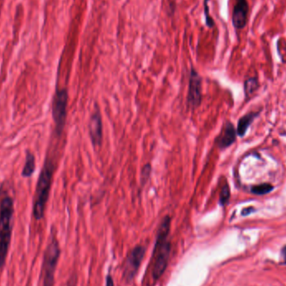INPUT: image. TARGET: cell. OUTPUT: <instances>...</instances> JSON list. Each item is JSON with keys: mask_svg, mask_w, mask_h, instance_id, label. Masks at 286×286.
Wrapping results in <instances>:
<instances>
[{"mask_svg": "<svg viewBox=\"0 0 286 286\" xmlns=\"http://www.w3.org/2000/svg\"><path fill=\"white\" fill-rule=\"evenodd\" d=\"M106 286H114L113 279L110 275L106 277Z\"/></svg>", "mask_w": 286, "mask_h": 286, "instance_id": "ffe728a7", "label": "cell"}, {"mask_svg": "<svg viewBox=\"0 0 286 286\" xmlns=\"http://www.w3.org/2000/svg\"><path fill=\"white\" fill-rule=\"evenodd\" d=\"M281 256H282L284 265H286V245H285L281 250Z\"/></svg>", "mask_w": 286, "mask_h": 286, "instance_id": "ac0fdd59", "label": "cell"}, {"mask_svg": "<svg viewBox=\"0 0 286 286\" xmlns=\"http://www.w3.org/2000/svg\"><path fill=\"white\" fill-rule=\"evenodd\" d=\"M202 101V77L194 68H192L188 85V103L196 108Z\"/></svg>", "mask_w": 286, "mask_h": 286, "instance_id": "52a82bcc", "label": "cell"}, {"mask_svg": "<svg viewBox=\"0 0 286 286\" xmlns=\"http://www.w3.org/2000/svg\"><path fill=\"white\" fill-rule=\"evenodd\" d=\"M258 87V81H257V79L256 78H250L249 80L245 82V92H246V95H250V94H252L255 90H256V88Z\"/></svg>", "mask_w": 286, "mask_h": 286, "instance_id": "5bb4252c", "label": "cell"}, {"mask_svg": "<svg viewBox=\"0 0 286 286\" xmlns=\"http://www.w3.org/2000/svg\"><path fill=\"white\" fill-rule=\"evenodd\" d=\"M89 134L92 144L95 147H100L102 143V117L98 109H95L90 117L89 123Z\"/></svg>", "mask_w": 286, "mask_h": 286, "instance_id": "ba28073f", "label": "cell"}, {"mask_svg": "<svg viewBox=\"0 0 286 286\" xmlns=\"http://www.w3.org/2000/svg\"><path fill=\"white\" fill-rule=\"evenodd\" d=\"M249 4L247 0H235L233 10L232 21L235 28L242 29L247 23Z\"/></svg>", "mask_w": 286, "mask_h": 286, "instance_id": "9c48e42d", "label": "cell"}, {"mask_svg": "<svg viewBox=\"0 0 286 286\" xmlns=\"http://www.w3.org/2000/svg\"><path fill=\"white\" fill-rule=\"evenodd\" d=\"M236 140V131L235 127L230 122H228L225 126V130L219 137L218 143L220 148H226L230 147Z\"/></svg>", "mask_w": 286, "mask_h": 286, "instance_id": "30bf717a", "label": "cell"}, {"mask_svg": "<svg viewBox=\"0 0 286 286\" xmlns=\"http://www.w3.org/2000/svg\"><path fill=\"white\" fill-rule=\"evenodd\" d=\"M146 249L137 245L129 253L124 265L123 278L126 282H131L135 278L144 258Z\"/></svg>", "mask_w": 286, "mask_h": 286, "instance_id": "8992f818", "label": "cell"}, {"mask_svg": "<svg viewBox=\"0 0 286 286\" xmlns=\"http://www.w3.org/2000/svg\"><path fill=\"white\" fill-rule=\"evenodd\" d=\"M273 189V187L268 183H263L261 185L256 186L252 188V192L257 195H264L268 194Z\"/></svg>", "mask_w": 286, "mask_h": 286, "instance_id": "4fadbf2b", "label": "cell"}, {"mask_svg": "<svg viewBox=\"0 0 286 286\" xmlns=\"http://www.w3.org/2000/svg\"><path fill=\"white\" fill-rule=\"evenodd\" d=\"M35 157L34 154L31 152H27L26 155L25 164L23 166V171H22V176L24 178H29L35 170Z\"/></svg>", "mask_w": 286, "mask_h": 286, "instance_id": "8fae6325", "label": "cell"}, {"mask_svg": "<svg viewBox=\"0 0 286 286\" xmlns=\"http://www.w3.org/2000/svg\"><path fill=\"white\" fill-rule=\"evenodd\" d=\"M53 173L54 164L50 160H45L38 179L34 198L33 214L36 220H40L44 217L45 206L49 199V192L51 188Z\"/></svg>", "mask_w": 286, "mask_h": 286, "instance_id": "3957f363", "label": "cell"}, {"mask_svg": "<svg viewBox=\"0 0 286 286\" xmlns=\"http://www.w3.org/2000/svg\"><path fill=\"white\" fill-rule=\"evenodd\" d=\"M67 90L65 89L57 90L52 103V116L55 124V131L60 135L65 127L68 104Z\"/></svg>", "mask_w": 286, "mask_h": 286, "instance_id": "5b68a950", "label": "cell"}, {"mask_svg": "<svg viewBox=\"0 0 286 286\" xmlns=\"http://www.w3.org/2000/svg\"><path fill=\"white\" fill-rule=\"evenodd\" d=\"M171 230V218L164 217L157 230V240L153 252L152 275L155 281L163 276L168 268L170 257L171 242L169 234Z\"/></svg>", "mask_w": 286, "mask_h": 286, "instance_id": "6da1fadb", "label": "cell"}, {"mask_svg": "<svg viewBox=\"0 0 286 286\" xmlns=\"http://www.w3.org/2000/svg\"><path fill=\"white\" fill-rule=\"evenodd\" d=\"M151 173H152V167H151L149 163H147V164L144 165V167L142 168V175H141L142 184H146L147 181L149 180Z\"/></svg>", "mask_w": 286, "mask_h": 286, "instance_id": "2e32d148", "label": "cell"}, {"mask_svg": "<svg viewBox=\"0 0 286 286\" xmlns=\"http://www.w3.org/2000/svg\"><path fill=\"white\" fill-rule=\"evenodd\" d=\"M66 286H76V278L75 276H71V278L68 281Z\"/></svg>", "mask_w": 286, "mask_h": 286, "instance_id": "d6986e66", "label": "cell"}, {"mask_svg": "<svg viewBox=\"0 0 286 286\" xmlns=\"http://www.w3.org/2000/svg\"><path fill=\"white\" fill-rule=\"evenodd\" d=\"M60 256V249L56 238H51L44 252L42 276L43 286H54V274Z\"/></svg>", "mask_w": 286, "mask_h": 286, "instance_id": "277c9868", "label": "cell"}, {"mask_svg": "<svg viewBox=\"0 0 286 286\" xmlns=\"http://www.w3.org/2000/svg\"><path fill=\"white\" fill-rule=\"evenodd\" d=\"M230 198V187L228 184H225L222 188L221 193H220V198H219V203L221 205H225L227 204Z\"/></svg>", "mask_w": 286, "mask_h": 286, "instance_id": "9a60e30c", "label": "cell"}, {"mask_svg": "<svg viewBox=\"0 0 286 286\" xmlns=\"http://www.w3.org/2000/svg\"><path fill=\"white\" fill-rule=\"evenodd\" d=\"M209 0H204V15H205V19H206L207 25L209 27H213L214 24V22L213 19H212L211 17H210V14H209V6H208V2Z\"/></svg>", "mask_w": 286, "mask_h": 286, "instance_id": "e0dca14e", "label": "cell"}, {"mask_svg": "<svg viewBox=\"0 0 286 286\" xmlns=\"http://www.w3.org/2000/svg\"><path fill=\"white\" fill-rule=\"evenodd\" d=\"M255 116H256V114L250 113L245 115V116H243L242 118L240 119L239 123H238L237 127V133L239 136L243 137L246 133L249 126H250V124L255 118Z\"/></svg>", "mask_w": 286, "mask_h": 286, "instance_id": "7c38bea8", "label": "cell"}, {"mask_svg": "<svg viewBox=\"0 0 286 286\" xmlns=\"http://www.w3.org/2000/svg\"><path fill=\"white\" fill-rule=\"evenodd\" d=\"M13 201L5 196L0 202V270L5 264L12 236Z\"/></svg>", "mask_w": 286, "mask_h": 286, "instance_id": "7a4b0ae2", "label": "cell"}]
</instances>
